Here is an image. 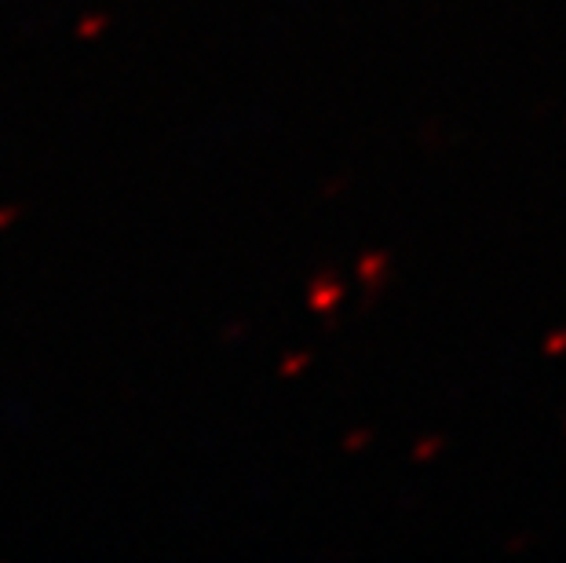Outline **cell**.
Returning a JSON list of instances; mask_svg holds the SVG:
<instances>
[{"mask_svg": "<svg viewBox=\"0 0 566 563\" xmlns=\"http://www.w3.org/2000/svg\"><path fill=\"white\" fill-rule=\"evenodd\" d=\"M106 27V19L99 15V19H88V22H81V27H77V33H81V38H95V33H99Z\"/></svg>", "mask_w": 566, "mask_h": 563, "instance_id": "1", "label": "cell"}, {"mask_svg": "<svg viewBox=\"0 0 566 563\" xmlns=\"http://www.w3.org/2000/svg\"><path fill=\"white\" fill-rule=\"evenodd\" d=\"M15 212H19V209H0V227H4L8 220H15Z\"/></svg>", "mask_w": 566, "mask_h": 563, "instance_id": "2", "label": "cell"}]
</instances>
